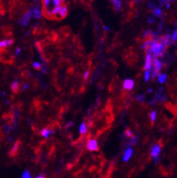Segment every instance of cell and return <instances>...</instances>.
Wrapping results in <instances>:
<instances>
[{
  "mask_svg": "<svg viewBox=\"0 0 177 178\" xmlns=\"http://www.w3.org/2000/svg\"><path fill=\"white\" fill-rule=\"evenodd\" d=\"M44 14L46 17H57L61 8V0H43Z\"/></svg>",
  "mask_w": 177,
  "mask_h": 178,
  "instance_id": "obj_1",
  "label": "cell"
},
{
  "mask_svg": "<svg viewBox=\"0 0 177 178\" xmlns=\"http://www.w3.org/2000/svg\"><path fill=\"white\" fill-rule=\"evenodd\" d=\"M31 14V16L35 18V19H40L42 17V11L39 7V6H35L33 7L30 10H29Z\"/></svg>",
  "mask_w": 177,
  "mask_h": 178,
  "instance_id": "obj_2",
  "label": "cell"
},
{
  "mask_svg": "<svg viewBox=\"0 0 177 178\" xmlns=\"http://www.w3.org/2000/svg\"><path fill=\"white\" fill-rule=\"evenodd\" d=\"M31 14H30V12H27V13H25L19 20H18V23L22 25V26H26L28 24H29V22H30V19H31Z\"/></svg>",
  "mask_w": 177,
  "mask_h": 178,
  "instance_id": "obj_3",
  "label": "cell"
},
{
  "mask_svg": "<svg viewBox=\"0 0 177 178\" xmlns=\"http://www.w3.org/2000/svg\"><path fill=\"white\" fill-rule=\"evenodd\" d=\"M153 66V58L151 54H146L145 57V70L150 71Z\"/></svg>",
  "mask_w": 177,
  "mask_h": 178,
  "instance_id": "obj_4",
  "label": "cell"
},
{
  "mask_svg": "<svg viewBox=\"0 0 177 178\" xmlns=\"http://www.w3.org/2000/svg\"><path fill=\"white\" fill-rule=\"evenodd\" d=\"M87 147H88V149L91 150V151H97L99 149L97 140L96 139H91L87 144Z\"/></svg>",
  "mask_w": 177,
  "mask_h": 178,
  "instance_id": "obj_5",
  "label": "cell"
},
{
  "mask_svg": "<svg viewBox=\"0 0 177 178\" xmlns=\"http://www.w3.org/2000/svg\"><path fill=\"white\" fill-rule=\"evenodd\" d=\"M161 152V147L159 145H154L151 148V151H150V155L152 157H158L159 154Z\"/></svg>",
  "mask_w": 177,
  "mask_h": 178,
  "instance_id": "obj_6",
  "label": "cell"
},
{
  "mask_svg": "<svg viewBox=\"0 0 177 178\" xmlns=\"http://www.w3.org/2000/svg\"><path fill=\"white\" fill-rule=\"evenodd\" d=\"M134 85H135V82H134V81L131 80V79H127V80H125V81H124V83H123L124 89H125V90H128V91L132 90V89L134 88Z\"/></svg>",
  "mask_w": 177,
  "mask_h": 178,
  "instance_id": "obj_7",
  "label": "cell"
},
{
  "mask_svg": "<svg viewBox=\"0 0 177 178\" xmlns=\"http://www.w3.org/2000/svg\"><path fill=\"white\" fill-rule=\"evenodd\" d=\"M132 155H133V149H132L131 147H128L127 149H126V151L124 152L123 161H124V162H128V161L131 158Z\"/></svg>",
  "mask_w": 177,
  "mask_h": 178,
  "instance_id": "obj_8",
  "label": "cell"
},
{
  "mask_svg": "<svg viewBox=\"0 0 177 178\" xmlns=\"http://www.w3.org/2000/svg\"><path fill=\"white\" fill-rule=\"evenodd\" d=\"M68 14V8L66 6H61L60 11H59L58 15H57V18H63L67 16Z\"/></svg>",
  "mask_w": 177,
  "mask_h": 178,
  "instance_id": "obj_9",
  "label": "cell"
},
{
  "mask_svg": "<svg viewBox=\"0 0 177 178\" xmlns=\"http://www.w3.org/2000/svg\"><path fill=\"white\" fill-rule=\"evenodd\" d=\"M111 2H112V5H113L115 10L117 12L120 11V9H121V1L120 0H111Z\"/></svg>",
  "mask_w": 177,
  "mask_h": 178,
  "instance_id": "obj_10",
  "label": "cell"
},
{
  "mask_svg": "<svg viewBox=\"0 0 177 178\" xmlns=\"http://www.w3.org/2000/svg\"><path fill=\"white\" fill-rule=\"evenodd\" d=\"M152 11H153V16H154L155 17H161L162 15H163L162 9H161L160 7H157L156 6L152 9Z\"/></svg>",
  "mask_w": 177,
  "mask_h": 178,
  "instance_id": "obj_11",
  "label": "cell"
},
{
  "mask_svg": "<svg viewBox=\"0 0 177 178\" xmlns=\"http://www.w3.org/2000/svg\"><path fill=\"white\" fill-rule=\"evenodd\" d=\"M138 141V137L137 136H135V137H131V138L129 139V141L128 142L127 144V146L128 147H131L132 146L136 145Z\"/></svg>",
  "mask_w": 177,
  "mask_h": 178,
  "instance_id": "obj_12",
  "label": "cell"
},
{
  "mask_svg": "<svg viewBox=\"0 0 177 178\" xmlns=\"http://www.w3.org/2000/svg\"><path fill=\"white\" fill-rule=\"evenodd\" d=\"M54 133V131L53 130H50V129H44L43 130H42V136L44 137H45V138H48L52 134H53Z\"/></svg>",
  "mask_w": 177,
  "mask_h": 178,
  "instance_id": "obj_13",
  "label": "cell"
},
{
  "mask_svg": "<svg viewBox=\"0 0 177 178\" xmlns=\"http://www.w3.org/2000/svg\"><path fill=\"white\" fill-rule=\"evenodd\" d=\"M152 42H153V39H149V40H146L143 44H142V49L143 50H146V49H148V47L151 45V44H152Z\"/></svg>",
  "mask_w": 177,
  "mask_h": 178,
  "instance_id": "obj_14",
  "label": "cell"
},
{
  "mask_svg": "<svg viewBox=\"0 0 177 178\" xmlns=\"http://www.w3.org/2000/svg\"><path fill=\"white\" fill-rule=\"evenodd\" d=\"M157 78H158V81L160 82V83H164L165 82V81H166V78H167V76H166V74L165 73H160L158 76H157Z\"/></svg>",
  "mask_w": 177,
  "mask_h": 178,
  "instance_id": "obj_15",
  "label": "cell"
},
{
  "mask_svg": "<svg viewBox=\"0 0 177 178\" xmlns=\"http://www.w3.org/2000/svg\"><path fill=\"white\" fill-rule=\"evenodd\" d=\"M79 130H80V134L84 135V134L87 132V126H86V124H85V123H81V124L80 125Z\"/></svg>",
  "mask_w": 177,
  "mask_h": 178,
  "instance_id": "obj_16",
  "label": "cell"
},
{
  "mask_svg": "<svg viewBox=\"0 0 177 178\" xmlns=\"http://www.w3.org/2000/svg\"><path fill=\"white\" fill-rule=\"evenodd\" d=\"M11 88H12V90H13V92H17L18 91V88H19V83H18V81H13V83H12V85H11Z\"/></svg>",
  "mask_w": 177,
  "mask_h": 178,
  "instance_id": "obj_17",
  "label": "cell"
},
{
  "mask_svg": "<svg viewBox=\"0 0 177 178\" xmlns=\"http://www.w3.org/2000/svg\"><path fill=\"white\" fill-rule=\"evenodd\" d=\"M15 128L14 126H11V125H5L4 126V130L6 133H10L12 130H14Z\"/></svg>",
  "mask_w": 177,
  "mask_h": 178,
  "instance_id": "obj_18",
  "label": "cell"
},
{
  "mask_svg": "<svg viewBox=\"0 0 177 178\" xmlns=\"http://www.w3.org/2000/svg\"><path fill=\"white\" fill-rule=\"evenodd\" d=\"M18 146H19V142H16V143L14 145V147H13V149L11 150V153H10L11 156H14V155L15 154V152H16L17 149H18Z\"/></svg>",
  "mask_w": 177,
  "mask_h": 178,
  "instance_id": "obj_19",
  "label": "cell"
},
{
  "mask_svg": "<svg viewBox=\"0 0 177 178\" xmlns=\"http://www.w3.org/2000/svg\"><path fill=\"white\" fill-rule=\"evenodd\" d=\"M144 79H145V81H148L150 80V72L149 71H145V73H144Z\"/></svg>",
  "mask_w": 177,
  "mask_h": 178,
  "instance_id": "obj_20",
  "label": "cell"
},
{
  "mask_svg": "<svg viewBox=\"0 0 177 178\" xmlns=\"http://www.w3.org/2000/svg\"><path fill=\"white\" fill-rule=\"evenodd\" d=\"M7 46H9L8 43H7V40H3V41L0 42V50L6 48Z\"/></svg>",
  "mask_w": 177,
  "mask_h": 178,
  "instance_id": "obj_21",
  "label": "cell"
},
{
  "mask_svg": "<svg viewBox=\"0 0 177 178\" xmlns=\"http://www.w3.org/2000/svg\"><path fill=\"white\" fill-rule=\"evenodd\" d=\"M156 115H157V113H156V110H153V111L151 112V114H150V117H151L152 122L156 121Z\"/></svg>",
  "mask_w": 177,
  "mask_h": 178,
  "instance_id": "obj_22",
  "label": "cell"
},
{
  "mask_svg": "<svg viewBox=\"0 0 177 178\" xmlns=\"http://www.w3.org/2000/svg\"><path fill=\"white\" fill-rule=\"evenodd\" d=\"M136 100L139 102H144L145 101V95H136Z\"/></svg>",
  "mask_w": 177,
  "mask_h": 178,
  "instance_id": "obj_23",
  "label": "cell"
},
{
  "mask_svg": "<svg viewBox=\"0 0 177 178\" xmlns=\"http://www.w3.org/2000/svg\"><path fill=\"white\" fill-rule=\"evenodd\" d=\"M22 178H32V176L28 171H24L22 174Z\"/></svg>",
  "mask_w": 177,
  "mask_h": 178,
  "instance_id": "obj_24",
  "label": "cell"
},
{
  "mask_svg": "<svg viewBox=\"0 0 177 178\" xmlns=\"http://www.w3.org/2000/svg\"><path fill=\"white\" fill-rule=\"evenodd\" d=\"M171 37H172L173 41L175 43V42H176V40H177V31H176V29H175V30L173 32V35H171Z\"/></svg>",
  "mask_w": 177,
  "mask_h": 178,
  "instance_id": "obj_25",
  "label": "cell"
},
{
  "mask_svg": "<svg viewBox=\"0 0 177 178\" xmlns=\"http://www.w3.org/2000/svg\"><path fill=\"white\" fill-rule=\"evenodd\" d=\"M33 67L35 68V69H41V67H42V64L39 63V62H35V63H34L33 64Z\"/></svg>",
  "mask_w": 177,
  "mask_h": 178,
  "instance_id": "obj_26",
  "label": "cell"
},
{
  "mask_svg": "<svg viewBox=\"0 0 177 178\" xmlns=\"http://www.w3.org/2000/svg\"><path fill=\"white\" fill-rule=\"evenodd\" d=\"M88 75H90V72L86 71L85 73H84V75H83V80H84V81H87V79L88 78Z\"/></svg>",
  "mask_w": 177,
  "mask_h": 178,
  "instance_id": "obj_27",
  "label": "cell"
},
{
  "mask_svg": "<svg viewBox=\"0 0 177 178\" xmlns=\"http://www.w3.org/2000/svg\"><path fill=\"white\" fill-rule=\"evenodd\" d=\"M20 52H21V48H17L16 50H15V56H18L19 54H20Z\"/></svg>",
  "mask_w": 177,
  "mask_h": 178,
  "instance_id": "obj_28",
  "label": "cell"
},
{
  "mask_svg": "<svg viewBox=\"0 0 177 178\" xmlns=\"http://www.w3.org/2000/svg\"><path fill=\"white\" fill-rule=\"evenodd\" d=\"M153 158H154V161H155L156 164H157L158 161L160 160V157H159V156H158V157H153Z\"/></svg>",
  "mask_w": 177,
  "mask_h": 178,
  "instance_id": "obj_29",
  "label": "cell"
},
{
  "mask_svg": "<svg viewBox=\"0 0 177 178\" xmlns=\"http://www.w3.org/2000/svg\"><path fill=\"white\" fill-rule=\"evenodd\" d=\"M29 88V85L27 83H24L23 84V90H27V89Z\"/></svg>",
  "mask_w": 177,
  "mask_h": 178,
  "instance_id": "obj_30",
  "label": "cell"
},
{
  "mask_svg": "<svg viewBox=\"0 0 177 178\" xmlns=\"http://www.w3.org/2000/svg\"><path fill=\"white\" fill-rule=\"evenodd\" d=\"M154 21H155V16H151V17L148 19V22H149L150 24H151V23H153Z\"/></svg>",
  "mask_w": 177,
  "mask_h": 178,
  "instance_id": "obj_31",
  "label": "cell"
},
{
  "mask_svg": "<svg viewBox=\"0 0 177 178\" xmlns=\"http://www.w3.org/2000/svg\"><path fill=\"white\" fill-rule=\"evenodd\" d=\"M72 124H73V122H72V121H70V122L66 125V129H68V128L72 127Z\"/></svg>",
  "mask_w": 177,
  "mask_h": 178,
  "instance_id": "obj_32",
  "label": "cell"
},
{
  "mask_svg": "<svg viewBox=\"0 0 177 178\" xmlns=\"http://www.w3.org/2000/svg\"><path fill=\"white\" fill-rule=\"evenodd\" d=\"M126 136H128V137H131V136H132V133L130 132V130H129V129H128V130H127V134H126Z\"/></svg>",
  "mask_w": 177,
  "mask_h": 178,
  "instance_id": "obj_33",
  "label": "cell"
},
{
  "mask_svg": "<svg viewBox=\"0 0 177 178\" xmlns=\"http://www.w3.org/2000/svg\"><path fill=\"white\" fill-rule=\"evenodd\" d=\"M103 29H104L105 31H107V32L110 30V28H109V27H108V26H106V25H103Z\"/></svg>",
  "mask_w": 177,
  "mask_h": 178,
  "instance_id": "obj_34",
  "label": "cell"
},
{
  "mask_svg": "<svg viewBox=\"0 0 177 178\" xmlns=\"http://www.w3.org/2000/svg\"><path fill=\"white\" fill-rule=\"evenodd\" d=\"M36 178H44V176L43 174H40V175H39V176H37Z\"/></svg>",
  "mask_w": 177,
  "mask_h": 178,
  "instance_id": "obj_35",
  "label": "cell"
},
{
  "mask_svg": "<svg viewBox=\"0 0 177 178\" xmlns=\"http://www.w3.org/2000/svg\"><path fill=\"white\" fill-rule=\"evenodd\" d=\"M29 34H30V31H27V32H26V35H28Z\"/></svg>",
  "mask_w": 177,
  "mask_h": 178,
  "instance_id": "obj_36",
  "label": "cell"
},
{
  "mask_svg": "<svg viewBox=\"0 0 177 178\" xmlns=\"http://www.w3.org/2000/svg\"><path fill=\"white\" fill-rule=\"evenodd\" d=\"M33 1H34V2H36V1H37V0H33Z\"/></svg>",
  "mask_w": 177,
  "mask_h": 178,
  "instance_id": "obj_37",
  "label": "cell"
},
{
  "mask_svg": "<svg viewBox=\"0 0 177 178\" xmlns=\"http://www.w3.org/2000/svg\"><path fill=\"white\" fill-rule=\"evenodd\" d=\"M62 1H65V0H61V2H62Z\"/></svg>",
  "mask_w": 177,
  "mask_h": 178,
  "instance_id": "obj_38",
  "label": "cell"
},
{
  "mask_svg": "<svg viewBox=\"0 0 177 178\" xmlns=\"http://www.w3.org/2000/svg\"><path fill=\"white\" fill-rule=\"evenodd\" d=\"M0 17H1V16H0Z\"/></svg>",
  "mask_w": 177,
  "mask_h": 178,
  "instance_id": "obj_39",
  "label": "cell"
}]
</instances>
